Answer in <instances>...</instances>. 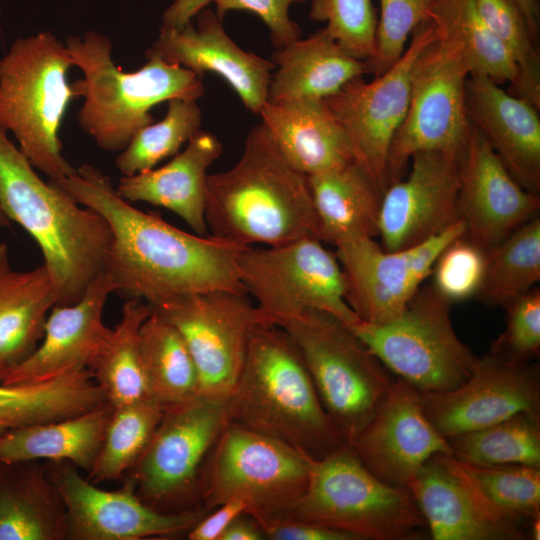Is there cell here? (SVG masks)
I'll list each match as a JSON object with an SVG mask.
<instances>
[{"mask_svg": "<svg viewBox=\"0 0 540 540\" xmlns=\"http://www.w3.org/2000/svg\"><path fill=\"white\" fill-rule=\"evenodd\" d=\"M53 182L108 223L112 243L105 273L114 292L150 305L213 290L247 293L237 267L243 247L185 232L137 209L91 164Z\"/></svg>", "mask_w": 540, "mask_h": 540, "instance_id": "cell-1", "label": "cell"}, {"mask_svg": "<svg viewBox=\"0 0 540 540\" xmlns=\"http://www.w3.org/2000/svg\"><path fill=\"white\" fill-rule=\"evenodd\" d=\"M205 220L212 237L240 247L318 237L307 176L262 123L248 133L234 166L208 175Z\"/></svg>", "mask_w": 540, "mask_h": 540, "instance_id": "cell-2", "label": "cell"}, {"mask_svg": "<svg viewBox=\"0 0 540 540\" xmlns=\"http://www.w3.org/2000/svg\"><path fill=\"white\" fill-rule=\"evenodd\" d=\"M0 208L39 246L56 305L79 301L106 270L112 234L106 220L44 181L0 129Z\"/></svg>", "mask_w": 540, "mask_h": 540, "instance_id": "cell-3", "label": "cell"}, {"mask_svg": "<svg viewBox=\"0 0 540 540\" xmlns=\"http://www.w3.org/2000/svg\"><path fill=\"white\" fill-rule=\"evenodd\" d=\"M227 408L229 422L315 459L350 446L326 412L296 343L275 324L259 323L252 330Z\"/></svg>", "mask_w": 540, "mask_h": 540, "instance_id": "cell-4", "label": "cell"}, {"mask_svg": "<svg viewBox=\"0 0 540 540\" xmlns=\"http://www.w3.org/2000/svg\"><path fill=\"white\" fill-rule=\"evenodd\" d=\"M64 43L83 74L72 83L77 97H84L78 124L105 151H122L153 123L150 111L157 104L173 98L197 101L204 94L201 77L158 57H147L136 71L121 70L113 61L111 40L93 30L67 36Z\"/></svg>", "mask_w": 540, "mask_h": 540, "instance_id": "cell-5", "label": "cell"}, {"mask_svg": "<svg viewBox=\"0 0 540 540\" xmlns=\"http://www.w3.org/2000/svg\"><path fill=\"white\" fill-rule=\"evenodd\" d=\"M72 67L65 43L50 31L15 40L0 59V129L52 181L76 172L59 138L66 110L78 98L67 78Z\"/></svg>", "mask_w": 540, "mask_h": 540, "instance_id": "cell-6", "label": "cell"}, {"mask_svg": "<svg viewBox=\"0 0 540 540\" xmlns=\"http://www.w3.org/2000/svg\"><path fill=\"white\" fill-rule=\"evenodd\" d=\"M276 517L325 525L357 540H415L428 530L409 490L377 478L350 446L312 458L305 491Z\"/></svg>", "mask_w": 540, "mask_h": 540, "instance_id": "cell-7", "label": "cell"}, {"mask_svg": "<svg viewBox=\"0 0 540 540\" xmlns=\"http://www.w3.org/2000/svg\"><path fill=\"white\" fill-rule=\"evenodd\" d=\"M299 348L320 400L349 440L370 421L391 386V372L337 317L304 309L281 319Z\"/></svg>", "mask_w": 540, "mask_h": 540, "instance_id": "cell-8", "label": "cell"}, {"mask_svg": "<svg viewBox=\"0 0 540 540\" xmlns=\"http://www.w3.org/2000/svg\"><path fill=\"white\" fill-rule=\"evenodd\" d=\"M311 456L281 440L229 422L202 469L200 506L211 511L232 499L247 501L254 518L286 512L305 491Z\"/></svg>", "mask_w": 540, "mask_h": 540, "instance_id": "cell-9", "label": "cell"}, {"mask_svg": "<svg viewBox=\"0 0 540 540\" xmlns=\"http://www.w3.org/2000/svg\"><path fill=\"white\" fill-rule=\"evenodd\" d=\"M451 305L422 285L394 319L349 327L396 377L422 393L444 392L462 384L476 360L453 328Z\"/></svg>", "mask_w": 540, "mask_h": 540, "instance_id": "cell-10", "label": "cell"}, {"mask_svg": "<svg viewBox=\"0 0 540 540\" xmlns=\"http://www.w3.org/2000/svg\"><path fill=\"white\" fill-rule=\"evenodd\" d=\"M240 279L266 321L304 309L325 311L352 326L361 321L346 301L344 273L335 253L316 236L263 248L243 247L237 257Z\"/></svg>", "mask_w": 540, "mask_h": 540, "instance_id": "cell-11", "label": "cell"}, {"mask_svg": "<svg viewBox=\"0 0 540 540\" xmlns=\"http://www.w3.org/2000/svg\"><path fill=\"white\" fill-rule=\"evenodd\" d=\"M469 75L460 48L446 37L438 35L419 56L407 113L389 151V185L403 178L417 152L440 151L462 157L470 129L465 103Z\"/></svg>", "mask_w": 540, "mask_h": 540, "instance_id": "cell-12", "label": "cell"}, {"mask_svg": "<svg viewBox=\"0 0 540 540\" xmlns=\"http://www.w3.org/2000/svg\"><path fill=\"white\" fill-rule=\"evenodd\" d=\"M228 398L199 394L165 406L144 453L133 467L139 497L157 510L199 500L204 464L228 423Z\"/></svg>", "mask_w": 540, "mask_h": 540, "instance_id": "cell-13", "label": "cell"}, {"mask_svg": "<svg viewBox=\"0 0 540 540\" xmlns=\"http://www.w3.org/2000/svg\"><path fill=\"white\" fill-rule=\"evenodd\" d=\"M402 56L370 82L357 77L324 99L345 132L355 161L382 193L388 188V156L393 138L407 113L414 66L438 35L431 20L413 32Z\"/></svg>", "mask_w": 540, "mask_h": 540, "instance_id": "cell-14", "label": "cell"}, {"mask_svg": "<svg viewBox=\"0 0 540 540\" xmlns=\"http://www.w3.org/2000/svg\"><path fill=\"white\" fill-rule=\"evenodd\" d=\"M184 338L200 378V394L228 398L254 327L266 322L248 293L213 290L150 305Z\"/></svg>", "mask_w": 540, "mask_h": 540, "instance_id": "cell-15", "label": "cell"}, {"mask_svg": "<svg viewBox=\"0 0 540 540\" xmlns=\"http://www.w3.org/2000/svg\"><path fill=\"white\" fill-rule=\"evenodd\" d=\"M466 233L460 218L443 232L414 246L386 251L375 238L338 244L346 301L361 321L382 324L397 317L413 298L444 248Z\"/></svg>", "mask_w": 540, "mask_h": 540, "instance_id": "cell-16", "label": "cell"}, {"mask_svg": "<svg viewBox=\"0 0 540 540\" xmlns=\"http://www.w3.org/2000/svg\"><path fill=\"white\" fill-rule=\"evenodd\" d=\"M420 401L430 423L445 438L518 413H540L539 366L488 352L476 357L462 384L444 392H420Z\"/></svg>", "mask_w": 540, "mask_h": 540, "instance_id": "cell-17", "label": "cell"}, {"mask_svg": "<svg viewBox=\"0 0 540 540\" xmlns=\"http://www.w3.org/2000/svg\"><path fill=\"white\" fill-rule=\"evenodd\" d=\"M52 480L64 503L68 538L74 540H139L186 532L208 512L201 507L163 512L144 502L133 479L106 491L72 467L59 468Z\"/></svg>", "mask_w": 540, "mask_h": 540, "instance_id": "cell-18", "label": "cell"}, {"mask_svg": "<svg viewBox=\"0 0 540 540\" xmlns=\"http://www.w3.org/2000/svg\"><path fill=\"white\" fill-rule=\"evenodd\" d=\"M350 447L377 478L405 488L433 456L452 455L448 440L424 414L420 391L400 377L394 378Z\"/></svg>", "mask_w": 540, "mask_h": 540, "instance_id": "cell-19", "label": "cell"}, {"mask_svg": "<svg viewBox=\"0 0 540 540\" xmlns=\"http://www.w3.org/2000/svg\"><path fill=\"white\" fill-rule=\"evenodd\" d=\"M411 169L384 191L378 221L380 245L397 251L419 244L460 219L458 194L461 157L422 151Z\"/></svg>", "mask_w": 540, "mask_h": 540, "instance_id": "cell-20", "label": "cell"}, {"mask_svg": "<svg viewBox=\"0 0 540 540\" xmlns=\"http://www.w3.org/2000/svg\"><path fill=\"white\" fill-rule=\"evenodd\" d=\"M458 205L465 235L485 250L538 216L540 210L539 195L513 178L471 122L460 160Z\"/></svg>", "mask_w": 540, "mask_h": 540, "instance_id": "cell-21", "label": "cell"}, {"mask_svg": "<svg viewBox=\"0 0 540 540\" xmlns=\"http://www.w3.org/2000/svg\"><path fill=\"white\" fill-rule=\"evenodd\" d=\"M221 21L216 13L203 9L197 15V27L191 22L182 28L161 27L145 57H158L201 78L206 72L216 74L232 87L248 110L258 114L267 102L275 64L240 48Z\"/></svg>", "mask_w": 540, "mask_h": 540, "instance_id": "cell-22", "label": "cell"}, {"mask_svg": "<svg viewBox=\"0 0 540 540\" xmlns=\"http://www.w3.org/2000/svg\"><path fill=\"white\" fill-rule=\"evenodd\" d=\"M113 292V283L104 272L79 301L55 305L39 345L1 384L42 383L86 369L91 371L112 333L103 322V311Z\"/></svg>", "mask_w": 540, "mask_h": 540, "instance_id": "cell-23", "label": "cell"}, {"mask_svg": "<svg viewBox=\"0 0 540 540\" xmlns=\"http://www.w3.org/2000/svg\"><path fill=\"white\" fill-rule=\"evenodd\" d=\"M465 103L469 121L485 137L513 178L527 191L539 195V110L481 74L468 76Z\"/></svg>", "mask_w": 540, "mask_h": 540, "instance_id": "cell-24", "label": "cell"}, {"mask_svg": "<svg viewBox=\"0 0 540 540\" xmlns=\"http://www.w3.org/2000/svg\"><path fill=\"white\" fill-rule=\"evenodd\" d=\"M219 139L200 130L167 164L122 176L117 191L126 201L145 202L179 216L198 235L207 233L205 197L208 169L220 157Z\"/></svg>", "mask_w": 540, "mask_h": 540, "instance_id": "cell-25", "label": "cell"}, {"mask_svg": "<svg viewBox=\"0 0 540 540\" xmlns=\"http://www.w3.org/2000/svg\"><path fill=\"white\" fill-rule=\"evenodd\" d=\"M258 115L286 159L306 176L355 161L324 99L266 102Z\"/></svg>", "mask_w": 540, "mask_h": 540, "instance_id": "cell-26", "label": "cell"}, {"mask_svg": "<svg viewBox=\"0 0 540 540\" xmlns=\"http://www.w3.org/2000/svg\"><path fill=\"white\" fill-rule=\"evenodd\" d=\"M406 488L434 540H521L529 537L527 532L489 517L459 479L435 456L424 463Z\"/></svg>", "mask_w": 540, "mask_h": 540, "instance_id": "cell-27", "label": "cell"}, {"mask_svg": "<svg viewBox=\"0 0 540 540\" xmlns=\"http://www.w3.org/2000/svg\"><path fill=\"white\" fill-rule=\"evenodd\" d=\"M271 61L278 68L268 88L270 103L326 99L368 73L366 62L347 54L325 28L275 49Z\"/></svg>", "mask_w": 540, "mask_h": 540, "instance_id": "cell-28", "label": "cell"}, {"mask_svg": "<svg viewBox=\"0 0 540 540\" xmlns=\"http://www.w3.org/2000/svg\"><path fill=\"white\" fill-rule=\"evenodd\" d=\"M55 305L46 267L13 269L8 247L0 243V384L39 345Z\"/></svg>", "mask_w": 540, "mask_h": 540, "instance_id": "cell-29", "label": "cell"}, {"mask_svg": "<svg viewBox=\"0 0 540 540\" xmlns=\"http://www.w3.org/2000/svg\"><path fill=\"white\" fill-rule=\"evenodd\" d=\"M318 222V238L333 246L378 236L383 193L356 162L307 176Z\"/></svg>", "mask_w": 540, "mask_h": 540, "instance_id": "cell-30", "label": "cell"}, {"mask_svg": "<svg viewBox=\"0 0 540 540\" xmlns=\"http://www.w3.org/2000/svg\"><path fill=\"white\" fill-rule=\"evenodd\" d=\"M68 538L55 483L31 462L0 463V540Z\"/></svg>", "mask_w": 540, "mask_h": 540, "instance_id": "cell-31", "label": "cell"}, {"mask_svg": "<svg viewBox=\"0 0 540 540\" xmlns=\"http://www.w3.org/2000/svg\"><path fill=\"white\" fill-rule=\"evenodd\" d=\"M112 411L106 402L71 417L20 427L0 436V463L47 459L90 470Z\"/></svg>", "mask_w": 540, "mask_h": 540, "instance_id": "cell-32", "label": "cell"}, {"mask_svg": "<svg viewBox=\"0 0 540 540\" xmlns=\"http://www.w3.org/2000/svg\"><path fill=\"white\" fill-rule=\"evenodd\" d=\"M435 457L469 491L493 520L528 533L540 517V467L526 465H474L452 455Z\"/></svg>", "mask_w": 540, "mask_h": 540, "instance_id": "cell-33", "label": "cell"}, {"mask_svg": "<svg viewBox=\"0 0 540 540\" xmlns=\"http://www.w3.org/2000/svg\"><path fill=\"white\" fill-rule=\"evenodd\" d=\"M105 401L90 370L42 383L0 384V436L20 427L78 415Z\"/></svg>", "mask_w": 540, "mask_h": 540, "instance_id": "cell-34", "label": "cell"}, {"mask_svg": "<svg viewBox=\"0 0 540 540\" xmlns=\"http://www.w3.org/2000/svg\"><path fill=\"white\" fill-rule=\"evenodd\" d=\"M151 311L149 303L128 299L120 321L91 369L112 407L153 397L140 349V329Z\"/></svg>", "mask_w": 540, "mask_h": 540, "instance_id": "cell-35", "label": "cell"}, {"mask_svg": "<svg viewBox=\"0 0 540 540\" xmlns=\"http://www.w3.org/2000/svg\"><path fill=\"white\" fill-rule=\"evenodd\" d=\"M430 20L438 35L452 40L460 48L470 75H485L498 84L509 82L512 94L518 95V68L481 18L474 0H436Z\"/></svg>", "mask_w": 540, "mask_h": 540, "instance_id": "cell-36", "label": "cell"}, {"mask_svg": "<svg viewBox=\"0 0 540 540\" xmlns=\"http://www.w3.org/2000/svg\"><path fill=\"white\" fill-rule=\"evenodd\" d=\"M140 349L151 394L164 406L200 394L198 370L184 338L154 310L141 326Z\"/></svg>", "mask_w": 540, "mask_h": 540, "instance_id": "cell-37", "label": "cell"}, {"mask_svg": "<svg viewBox=\"0 0 540 540\" xmlns=\"http://www.w3.org/2000/svg\"><path fill=\"white\" fill-rule=\"evenodd\" d=\"M540 280V218L527 221L486 250L482 284L476 298L489 307H505Z\"/></svg>", "mask_w": 540, "mask_h": 540, "instance_id": "cell-38", "label": "cell"}, {"mask_svg": "<svg viewBox=\"0 0 540 540\" xmlns=\"http://www.w3.org/2000/svg\"><path fill=\"white\" fill-rule=\"evenodd\" d=\"M446 439L452 456L469 464L540 467V413H518Z\"/></svg>", "mask_w": 540, "mask_h": 540, "instance_id": "cell-39", "label": "cell"}, {"mask_svg": "<svg viewBox=\"0 0 540 540\" xmlns=\"http://www.w3.org/2000/svg\"><path fill=\"white\" fill-rule=\"evenodd\" d=\"M164 409L155 397L112 407L89 479L111 481L133 468L147 448Z\"/></svg>", "mask_w": 540, "mask_h": 540, "instance_id": "cell-40", "label": "cell"}, {"mask_svg": "<svg viewBox=\"0 0 540 540\" xmlns=\"http://www.w3.org/2000/svg\"><path fill=\"white\" fill-rule=\"evenodd\" d=\"M201 109L195 100L173 98L167 101L165 117L140 129L115 160L123 176L150 169L180 148L200 131Z\"/></svg>", "mask_w": 540, "mask_h": 540, "instance_id": "cell-41", "label": "cell"}, {"mask_svg": "<svg viewBox=\"0 0 540 540\" xmlns=\"http://www.w3.org/2000/svg\"><path fill=\"white\" fill-rule=\"evenodd\" d=\"M483 21L513 58L520 75L518 97L540 108V58L536 38L517 0H474Z\"/></svg>", "mask_w": 540, "mask_h": 540, "instance_id": "cell-42", "label": "cell"}, {"mask_svg": "<svg viewBox=\"0 0 540 540\" xmlns=\"http://www.w3.org/2000/svg\"><path fill=\"white\" fill-rule=\"evenodd\" d=\"M309 17L350 56L367 61L374 52L377 17L372 0H312Z\"/></svg>", "mask_w": 540, "mask_h": 540, "instance_id": "cell-43", "label": "cell"}, {"mask_svg": "<svg viewBox=\"0 0 540 540\" xmlns=\"http://www.w3.org/2000/svg\"><path fill=\"white\" fill-rule=\"evenodd\" d=\"M436 0H380L374 52L365 61L368 74L378 76L388 70L405 51L409 35L431 18Z\"/></svg>", "mask_w": 540, "mask_h": 540, "instance_id": "cell-44", "label": "cell"}, {"mask_svg": "<svg viewBox=\"0 0 540 540\" xmlns=\"http://www.w3.org/2000/svg\"><path fill=\"white\" fill-rule=\"evenodd\" d=\"M485 263L486 250L463 234L438 256L431 273L432 286L451 303L475 297L482 284Z\"/></svg>", "mask_w": 540, "mask_h": 540, "instance_id": "cell-45", "label": "cell"}, {"mask_svg": "<svg viewBox=\"0 0 540 540\" xmlns=\"http://www.w3.org/2000/svg\"><path fill=\"white\" fill-rule=\"evenodd\" d=\"M506 328L491 344V353L532 362L540 352V289L534 287L507 304Z\"/></svg>", "mask_w": 540, "mask_h": 540, "instance_id": "cell-46", "label": "cell"}, {"mask_svg": "<svg viewBox=\"0 0 540 540\" xmlns=\"http://www.w3.org/2000/svg\"><path fill=\"white\" fill-rule=\"evenodd\" d=\"M305 1L307 0H214L215 13L220 20L231 10H246L258 15L267 25L275 49L283 48L301 37V29L290 19L288 11L292 3Z\"/></svg>", "mask_w": 540, "mask_h": 540, "instance_id": "cell-47", "label": "cell"}, {"mask_svg": "<svg viewBox=\"0 0 540 540\" xmlns=\"http://www.w3.org/2000/svg\"><path fill=\"white\" fill-rule=\"evenodd\" d=\"M255 519L259 523L265 539L357 540V538L350 533L313 522L283 517H261Z\"/></svg>", "mask_w": 540, "mask_h": 540, "instance_id": "cell-48", "label": "cell"}, {"mask_svg": "<svg viewBox=\"0 0 540 540\" xmlns=\"http://www.w3.org/2000/svg\"><path fill=\"white\" fill-rule=\"evenodd\" d=\"M249 509L247 501L241 498L232 499L207 513L188 532L190 540H220L228 526Z\"/></svg>", "mask_w": 540, "mask_h": 540, "instance_id": "cell-49", "label": "cell"}, {"mask_svg": "<svg viewBox=\"0 0 540 540\" xmlns=\"http://www.w3.org/2000/svg\"><path fill=\"white\" fill-rule=\"evenodd\" d=\"M212 1L214 0H174L163 13L161 27H184Z\"/></svg>", "mask_w": 540, "mask_h": 540, "instance_id": "cell-50", "label": "cell"}, {"mask_svg": "<svg viewBox=\"0 0 540 540\" xmlns=\"http://www.w3.org/2000/svg\"><path fill=\"white\" fill-rule=\"evenodd\" d=\"M264 533L254 517L248 513L239 515L225 530L220 540H261Z\"/></svg>", "mask_w": 540, "mask_h": 540, "instance_id": "cell-51", "label": "cell"}, {"mask_svg": "<svg viewBox=\"0 0 540 540\" xmlns=\"http://www.w3.org/2000/svg\"><path fill=\"white\" fill-rule=\"evenodd\" d=\"M535 38L538 34L539 8L536 0H517Z\"/></svg>", "mask_w": 540, "mask_h": 540, "instance_id": "cell-52", "label": "cell"}, {"mask_svg": "<svg viewBox=\"0 0 540 540\" xmlns=\"http://www.w3.org/2000/svg\"><path fill=\"white\" fill-rule=\"evenodd\" d=\"M0 226L1 227H9L10 226V221L5 216V214L2 212L1 208H0Z\"/></svg>", "mask_w": 540, "mask_h": 540, "instance_id": "cell-53", "label": "cell"}]
</instances>
